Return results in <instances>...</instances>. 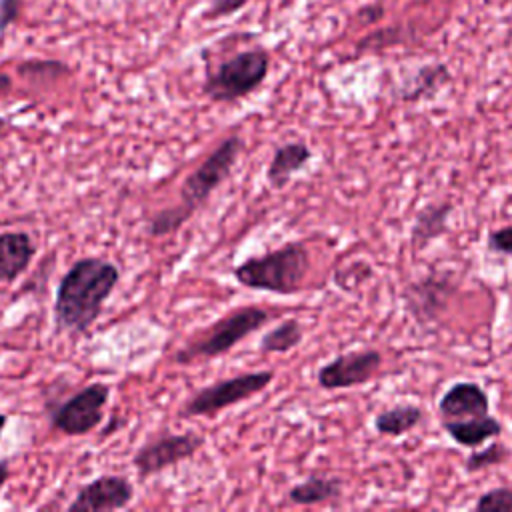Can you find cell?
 Here are the masks:
<instances>
[{
	"label": "cell",
	"mask_w": 512,
	"mask_h": 512,
	"mask_svg": "<svg viewBox=\"0 0 512 512\" xmlns=\"http://www.w3.org/2000/svg\"><path fill=\"white\" fill-rule=\"evenodd\" d=\"M118 280L120 270L110 260L98 256L76 260L64 272L56 288V328L72 334H86L102 314Z\"/></svg>",
	"instance_id": "obj_1"
},
{
	"label": "cell",
	"mask_w": 512,
	"mask_h": 512,
	"mask_svg": "<svg viewBox=\"0 0 512 512\" xmlns=\"http://www.w3.org/2000/svg\"><path fill=\"white\" fill-rule=\"evenodd\" d=\"M310 270V252L304 242H288L266 254L240 262L232 274L238 284L272 294H296Z\"/></svg>",
	"instance_id": "obj_2"
},
{
	"label": "cell",
	"mask_w": 512,
	"mask_h": 512,
	"mask_svg": "<svg viewBox=\"0 0 512 512\" xmlns=\"http://www.w3.org/2000/svg\"><path fill=\"white\" fill-rule=\"evenodd\" d=\"M270 320V312L260 306H240L212 326L200 332L198 338H192L174 354L176 364H190L196 360H208L226 354L236 344H240L250 334L258 332Z\"/></svg>",
	"instance_id": "obj_3"
},
{
	"label": "cell",
	"mask_w": 512,
	"mask_h": 512,
	"mask_svg": "<svg viewBox=\"0 0 512 512\" xmlns=\"http://www.w3.org/2000/svg\"><path fill=\"white\" fill-rule=\"evenodd\" d=\"M270 70V54L264 48H248L208 68L202 92L220 104H230L252 94L266 80Z\"/></svg>",
	"instance_id": "obj_4"
},
{
	"label": "cell",
	"mask_w": 512,
	"mask_h": 512,
	"mask_svg": "<svg viewBox=\"0 0 512 512\" xmlns=\"http://www.w3.org/2000/svg\"><path fill=\"white\" fill-rule=\"evenodd\" d=\"M242 150H244V138L240 134L226 136L188 174V178L180 188V204L194 214L212 196V192L230 176Z\"/></svg>",
	"instance_id": "obj_5"
},
{
	"label": "cell",
	"mask_w": 512,
	"mask_h": 512,
	"mask_svg": "<svg viewBox=\"0 0 512 512\" xmlns=\"http://www.w3.org/2000/svg\"><path fill=\"white\" fill-rule=\"evenodd\" d=\"M272 380H274V372H270V370H256V372H244V374H236L230 378H222V380L212 382L210 386H204L198 392H194L182 406L180 416H184V418L214 416L228 406L240 404V402L256 396Z\"/></svg>",
	"instance_id": "obj_6"
},
{
	"label": "cell",
	"mask_w": 512,
	"mask_h": 512,
	"mask_svg": "<svg viewBox=\"0 0 512 512\" xmlns=\"http://www.w3.org/2000/svg\"><path fill=\"white\" fill-rule=\"evenodd\" d=\"M108 398L110 386L92 382L50 408V426L66 436H86L102 424Z\"/></svg>",
	"instance_id": "obj_7"
},
{
	"label": "cell",
	"mask_w": 512,
	"mask_h": 512,
	"mask_svg": "<svg viewBox=\"0 0 512 512\" xmlns=\"http://www.w3.org/2000/svg\"><path fill=\"white\" fill-rule=\"evenodd\" d=\"M202 446H204V438L194 432L162 434L144 442L136 450L132 464L138 470L140 478H146L170 466H176L182 460L192 458Z\"/></svg>",
	"instance_id": "obj_8"
},
{
	"label": "cell",
	"mask_w": 512,
	"mask_h": 512,
	"mask_svg": "<svg viewBox=\"0 0 512 512\" xmlns=\"http://www.w3.org/2000/svg\"><path fill=\"white\" fill-rule=\"evenodd\" d=\"M454 292V274L450 270H432L424 278L408 284L402 292V300L406 304V310L416 318V322L430 324L444 312Z\"/></svg>",
	"instance_id": "obj_9"
},
{
	"label": "cell",
	"mask_w": 512,
	"mask_h": 512,
	"mask_svg": "<svg viewBox=\"0 0 512 512\" xmlns=\"http://www.w3.org/2000/svg\"><path fill=\"white\" fill-rule=\"evenodd\" d=\"M382 366V354L374 348L340 354L326 362L318 374V386L324 390H342L366 384Z\"/></svg>",
	"instance_id": "obj_10"
},
{
	"label": "cell",
	"mask_w": 512,
	"mask_h": 512,
	"mask_svg": "<svg viewBox=\"0 0 512 512\" xmlns=\"http://www.w3.org/2000/svg\"><path fill=\"white\" fill-rule=\"evenodd\" d=\"M134 500V486L126 476L102 474L84 484L68 504L70 512H110L126 508Z\"/></svg>",
	"instance_id": "obj_11"
},
{
	"label": "cell",
	"mask_w": 512,
	"mask_h": 512,
	"mask_svg": "<svg viewBox=\"0 0 512 512\" xmlns=\"http://www.w3.org/2000/svg\"><path fill=\"white\" fill-rule=\"evenodd\" d=\"M438 412L444 420L478 418L490 412V398L478 382H454L438 400Z\"/></svg>",
	"instance_id": "obj_12"
},
{
	"label": "cell",
	"mask_w": 512,
	"mask_h": 512,
	"mask_svg": "<svg viewBox=\"0 0 512 512\" xmlns=\"http://www.w3.org/2000/svg\"><path fill=\"white\" fill-rule=\"evenodd\" d=\"M36 256V244L24 230L0 232V282H14L20 278L32 258Z\"/></svg>",
	"instance_id": "obj_13"
},
{
	"label": "cell",
	"mask_w": 512,
	"mask_h": 512,
	"mask_svg": "<svg viewBox=\"0 0 512 512\" xmlns=\"http://www.w3.org/2000/svg\"><path fill=\"white\" fill-rule=\"evenodd\" d=\"M310 158H312V150L302 140H294V142L276 146L272 160L266 168V178H268L270 186L284 188L290 182L292 174L302 170L310 162Z\"/></svg>",
	"instance_id": "obj_14"
},
{
	"label": "cell",
	"mask_w": 512,
	"mask_h": 512,
	"mask_svg": "<svg viewBox=\"0 0 512 512\" xmlns=\"http://www.w3.org/2000/svg\"><path fill=\"white\" fill-rule=\"evenodd\" d=\"M452 212L450 202H432L418 210L412 230H410V244L412 250H424L430 242L442 236L448 230V216Z\"/></svg>",
	"instance_id": "obj_15"
},
{
	"label": "cell",
	"mask_w": 512,
	"mask_h": 512,
	"mask_svg": "<svg viewBox=\"0 0 512 512\" xmlns=\"http://www.w3.org/2000/svg\"><path fill=\"white\" fill-rule=\"evenodd\" d=\"M442 428L448 432V436L466 448H478L490 438H498L502 432V424L486 414L478 418H460V420H444Z\"/></svg>",
	"instance_id": "obj_16"
},
{
	"label": "cell",
	"mask_w": 512,
	"mask_h": 512,
	"mask_svg": "<svg viewBox=\"0 0 512 512\" xmlns=\"http://www.w3.org/2000/svg\"><path fill=\"white\" fill-rule=\"evenodd\" d=\"M342 480L336 476H322L314 474L308 476L304 482L292 486L288 490V500L300 506H312V504H322L330 502L342 496Z\"/></svg>",
	"instance_id": "obj_17"
},
{
	"label": "cell",
	"mask_w": 512,
	"mask_h": 512,
	"mask_svg": "<svg viewBox=\"0 0 512 512\" xmlns=\"http://www.w3.org/2000/svg\"><path fill=\"white\" fill-rule=\"evenodd\" d=\"M422 408L416 404H398L376 414L374 428L384 436H402L422 422Z\"/></svg>",
	"instance_id": "obj_18"
},
{
	"label": "cell",
	"mask_w": 512,
	"mask_h": 512,
	"mask_svg": "<svg viewBox=\"0 0 512 512\" xmlns=\"http://www.w3.org/2000/svg\"><path fill=\"white\" fill-rule=\"evenodd\" d=\"M302 338H304L302 324L296 318H288L278 326H274L272 330H268L262 336L258 348L260 352H288L296 348L302 342Z\"/></svg>",
	"instance_id": "obj_19"
},
{
	"label": "cell",
	"mask_w": 512,
	"mask_h": 512,
	"mask_svg": "<svg viewBox=\"0 0 512 512\" xmlns=\"http://www.w3.org/2000/svg\"><path fill=\"white\" fill-rule=\"evenodd\" d=\"M448 78H450V74H448V68H446L444 64H428V66H422V68L416 72L412 84H410L406 90H402V96H400V98L406 100V102L420 100V98H424V96H428V94H434Z\"/></svg>",
	"instance_id": "obj_20"
},
{
	"label": "cell",
	"mask_w": 512,
	"mask_h": 512,
	"mask_svg": "<svg viewBox=\"0 0 512 512\" xmlns=\"http://www.w3.org/2000/svg\"><path fill=\"white\" fill-rule=\"evenodd\" d=\"M192 218V212H188L180 202L156 212L148 224V234L152 238H164L174 232H178L188 220Z\"/></svg>",
	"instance_id": "obj_21"
},
{
	"label": "cell",
	"mask_w": 512,
	"mask_h": 512,
	"mask_svg": "<svg viewBox=\"0 0 512 512\" xmlns=\"http://www.w3.org/2000/svg\"><path fill=\"white\" fill-rule=\"evenodd\" d=\"M510 450L504 442H494L482 450H474L466 460H464V470L468 474L492 468V466H500L508 460Z\"/></svg>",
	"instance_id": "obj_22"
},
{
	"label": "cell",
	"mask_w": 512,
	"mask_h": 512,
	"mask_svg": "<svg viewBox=\"0 0 512 512\" xmlns=\"http://www.w3.org/2000/svg\"><path fill=\"white\" fill-rule=\"evenodd\" d=\"M16 72L20 76H28V78H42V80H56L58 76H66L70 72V68L60 62V60H38V58H30L24 60L16 66Z\"/></svg>",
	"instance_id": "obj_23"
},
{
	"label": "cell",
	"mask_w": 512,
	"mask_h": 512,
	"mask_svg": "<svg viewBox=\"0 0 512 512\" xmlns=\"http://www.w3.org/2000/svg\"><path fill=\"white\" fill-rule=\"evenodd\" d=\"M476 512H512V488L496 486L486 490L474 502Z\"/></svg>",
	"instance_id": "obj_24"
},
{
	"label": "cell",
	"mask_w": 512,
	"mask_h": 512,
	"mask_svg": "<svg viewBox=\"0 0 512 512\" xmlns=\"http://www.w3.org/2000/svg\"><path fill=\"white\" fill-rule=\"evenodd\" d=\"M486 244H488L490 252L512 256V226H502V228L490 230Z\"/></svg>",
	"instance_id": "obj_25"
},
{
	"label": "cell",
	"mask_w": 512,
	"mask_h": 512,
	"mask_svg": "<svg viewBox=\"0 0 512 512\" xmlns=\"http://www.w3.org/2000/svg\"><path fill=\"white\" fill-rule=\"evenodd\" d=\"M250 0H210L208 8L204 10V18H224L230 14H236L238 10H242Z\"/></svg>",
	"instance_id": "obj_26"
},
{
	"label": "cell",
	"mask_w": 512,
	"mask_h": 512,
	"mask_svg": "<svg viewBox=\"0 0 512 512\" xmlns=\"http://www.w3.org/2000/svg\"><path fill=\"white\" fill-rule=\"evenodd\" d=\"M22 0H0V34H4L20 18Z\"/></svg>",
	"instance_id": "obj_27"
},
{
	"label": "cell",
	"mask_w": 512,
	"mask_h": 512,
	"mask_svg": "<svg viewBox=\"0 0 512 512\" xmlns=\"http://www.w3.org/2000/svg\"><path fill=\"white\" fill-rule=\"evenodd\" d=\"M12 90V78L6 72H0V96L8 94Z\"/></svg>",
	"instance_id": "obj_28"
},
{
	"label": "cell",
	"mask_w": 512,
	"mask_h": 512,
	"mask_svg": "<svg viewBox=\"0 0 512 512\" xmlns=\"http://www.w3.org/2000/svg\"><path fill=\"white\" fill-rule=\"evenodd\" d=\"M8 474H10V470H8V460H0V490H2V486L6 484V480H8Z\"/></svg>",
	"instance_id": "obj_29"
},
{
	"label": "cell",
	"mask_w": 512,
	"mask_h": 512,
	"mask_svg": "<svg viewBox=\"0 0 512 512\" xmlns=\"http://www.w3.org/2000/svg\"><path fill=\"white\" fill-rule=\"evenodd\" d=\"M6 422H8V416L4 412H0V438H2V430H4Z\"/></svg>",
	"instance_id": "obj_30"
},
{
	"label": "cell",
	"mask_w": 512,
	"mask_h": 512,
	"mask_svg": "<svg viewBox=\"0 0 512 512\" xmlns=\"http://www.w3.org/2000/svg\"><path fill=\"white\" fill-rule=\"evenodd\" d=\"M6 126H8V122H6V118H2L0 116V136L4 134V130H6Z\"/></svg>",
	"instance_id": "obj_31"
}]
</instances>
